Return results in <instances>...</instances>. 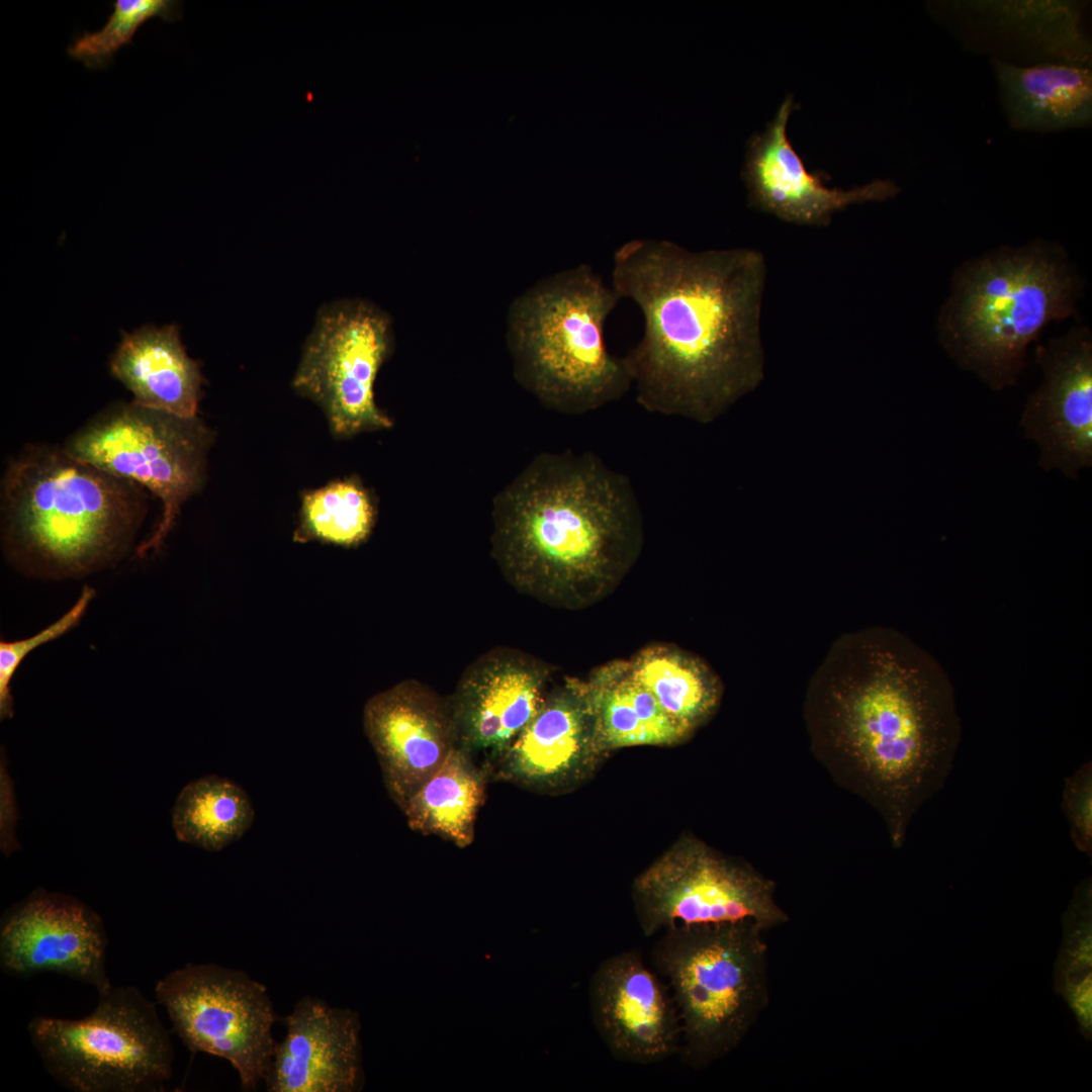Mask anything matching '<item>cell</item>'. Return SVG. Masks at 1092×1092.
I'll use <instances>...</instances> for the list:
<instances>
[{"label":"cell","instance_id":"484cf974","mask_svg":"<svg viewBox=\"0 0 1092 1092\" xmlns=\"http://www.w3.org/2000/svg\"><path fill=\"white\" fill-rule=\"evenodd\" d=\"M629 663L633 677L689 735L706 724L721 704L722 679L694 653L656 643L639 650Z\"/></svg>","mask_w":1092,"mask_h":1092},{"label":"cell","instance_id":"30bf717a","mask_svg":"<svg viewBox=\"0 0 1092 1092\" xmlns=\"http://www.w3.org/2000/svg\"><path fill=\"white\" fill-rule=\"evenodd\" d=\"M632 896L646 936L679 926L747 921L766 930L790 920L771 879L693 835L682 836L646 868L634 880Z\"/></svg>","mask_w":1092,"mask_h":1092},{"label":"cell","instance_id":"ffe728a7","mask_svg":"<svg viewBox=\"0 0 1092 1092\" xmlns=\"http://www.w3.org/2000/svg\"><path fill=\"white\" fill-rule=\"evenodd\" d=\"M265 1078L270 1092H351L361 1081L359 1019L350 1009L303 997L284 1019Z\"/></svg>","mask_w":1092,"mask_h":1092},{"label":"cell","instance_id":"4316f807","mask_svg":"<svg viewBox=\"0 0 1092 1092\" xmlns=\"http://www.w3.org/2000/svg\"><path fill=\"white\" fill-rule=\"evenodd\" d=\"M255 811L248 794L236 783L206 776L187 784L172 810L178 840L219 851L251 828Z\"/></svg>","mask_w":1092,"mask_h":1092},{"label":"cell","instance_id":"83f0119b","mask_svg":"<svg viewBox=\"0 0 1092 1092\" xmlns=\"http://www.w3.org/2000/svg\"><path fill=\"white\" fill-rule=\"evenodd\" d=\"M1063 941L1055 964V991L1073 1011L1081 1034L1092 1037V881L1075 888L1063 915Z\"/></svg>","mask_w":1092,"mask_h":1092},{"label":"cell","instance_id":"1f68e13d","mask_svg":"<svg viewBox=\"0 0 1092 1092\" xmlns=\"http://www.w3.org/2000/svg\"><path fill=\"white\" fill-rule=\"evenodd\" d=\"M1063 812L1076 847L1092 857V763H1083L1065 781Z\"/></svg>","mask_w":1092,"mask_h":1092},{"label":"cell","instance_id":"3957f363","mask_svg":"<svg viewBox=\"0 0 1092 1092\" xmlns=\"http://www.w3.org/2000/svg\"><path fill=\"white\" fill-rule=\"evenodd\" d=\"M492 553L519 593L565 610L607 599L642 551V511L628 476L597 454L537 456L503 491Z\"/></svg>","mask_w":1092,"mask_h":1092},{"label":"cell","instance_id":"7a4b0ae2","mask_svg":"<svg viewBox=\"0 0 1092 1092\" xmlns=\"http://www.w3.org/2000/svg\"><path fill=\"white\" fill-rule=\"evenodd\" d=\"M765 279L764 256L751 248L694 252L657 239L618 247L611 285L644 321L622 356L637 403L707 418L745 389L756 372Z\"/></svg>","mask_w":1092,"mask_h":1092},{"label":"cell","instance_id":"5bb4252c","mask_svg":"<svg viewBox=\"0 0 1092 1092\" xmlns=\"http://www.w3.org/2000/svg\"><path fill=\"white\" fill-rule=\"evenodd\" d=\"M1041 384L1028 395L1019 419L1038 449V465L1077 479L1092 466V335L1075 326L1035 347Z\"/></svg>","mask_w":1092,"mask_h":1092},{"label":"cell","instance_id":"7c38bea8","mask_svg":"<svg viewBox=\"0 0 1092 1092\" xmlns=\"http://www.w3.org/2000/svg\"><path fill=\"white\" fill-rule=\"evenodd\" d=\"M390 341L387 315L365 301L344 300L318 313L293 386L321 405L335 435L391 427L374 399L375 379Z\"/></svg>","mask_w":1092,"mask_h":1092},{"label":"cell","instance_id":"6da1fadb","mask_svg":"<svg viewBox=\"0 0 1092 1092\" xmlns=\"http://www.w3.org/2000/svg\"><path fill=\"white\" fill-rule=\"evenodd\" d=\"M803 716L813 756L879 813L901 848L915 814L944 787L962 738L942 666L896 629L845 633L811 676Z\"/></svg>","mask_w":1092,"mask_h":1092},{"label":"cell","instance_id":"d6a6232c","mask_svg":"<svg viewBox=\"0 0 1092 1092\" xmlns=\"http://www.w3.org/2000/svg\"><path fill=\"white\" fill-rule=\"evenodd\" d=\"M17 809L13 782L10 778L5 757L2 753L0 763V847L4 854L19 848L15 836Z\"/></svg>","mask_w":1092,"mask_h":1092},{"label":"cell","instance_id":"8992f818","mask_svg":"<svg viewBox=\"0 0 1092 1092\" xmlns=\"http://www.w3.org/2000/svg\"><path fill=\"white\" fill-rule=\"evenodd\" d=\"M621 299L586 263L546 277L516 298L508 339L522 384L565 414L583 415L621 399L632 380L604 334Z\"/></svg>","mask_w":1092,"mask_h":1092},{"label":"cell","instance_id":"9a60e30c","mask_svg":"<svg viewBox=\"0 0 1092 1092\" xmlns=\"http://www.w3.org/2000/svg\"><path fill=\"white\" fill-rule=\"evenodd\" d=\"M933 16L968 49L993 57L1054 62L1090 68L1091 40L1084 28L1082 1H935Z\"/></svg>","mask_w":1092,"mask_h":1092},{"label":"cell","instance_id":"2e32d148","mask_svg":"<svg viewBox=\"0 0 1092 1092\" xmlns=\"http://www.w3.org/2000/svg\"><path fill=\"white\" fill-rule=\"evenodd\" d=\"M550 669L510 647L488 650L464 670L448 701L456 746L471 755L503 753L541 709Z\"/></svg>","mask_w":1092,"mask_h":1092},{"label":"cell","instance_id":"4dcf8cb0","mask_svg":"<svg viewBox=\"0 0 1092 1092\" xmlns=\"http://www.w3.org/2000/svg\"><path fill=\"white\" fill-rule=\"evenodd\" d=\"M95 590L90 586H84L78 600L57 621L24 639L0 642V718L1 720L13 716V699L10 692V682L18 666L23 659L36 647L64 635L74 628L83 618L90 602L94 598Z\"/></svg>","mask_w":1092,"mask_h":1092},{"label":"cell","instance_id":"d4e9b609","mask_svg":"<svg viewBox=\"0 0 1092 1092\" xmlns=\"http://www.w3.org/2000/svg\"><path fill=\"white\" fill-rule=\"evenodd\" d=\"M489 777L486 764L455 746L401 808L408 826L460 848L470 845Z\"/></svg>","mask_w":1092,"mask_h":1092},{"label":"cell","instance_id":"8fae6325","mask_svg":"<svg viewBox=\"0 0 1092 1092\" xmlns=\"http://www.w3.org/2000/svg\"><path fill=\"white\" fill-rule=\"evenodd\" d=\"M155 995L188 1050L226 1060L245 1091L265 1081L276 1014L264 985L242 970L187 964L160 979Z\"/></svg>","mask_w":1092,"mask_h":1092},{"label":"cell","instance_id":"e0dca14e","mask_svg":"<svg viewBox=\"0 0 1092 1092\" xmlns=\"http://www.w3.org/2000/svg\"><path fill=\"white\" fill-rule=\"evenodd\" d=\"M594 1025L612 1055L649 1065L678 1053L681 1024L671 993L637 951L605 960L589 984Z\"/></svg>","mask_w":1092,"mask_h":1092},{"label":"cell","instance_id":"603a6c76","mask_svg":"<svg viewBox=\"0 0 1092 1092\" xmlns=\"http://www.w3.org/2000/svg\"><path fill=\"white\" fill-rule=\"evenodd\" d=\"M992 64L1014 128L1053 131L1090 124L1091 68L1054 62L1017 65L995 58Z\"/></svg>","mask_w":1092,"mask_h":1092},{"label":"cell","instance_id":"ba28073f","mask_svg":"<svg viewBox=\"0 0 1092 1092\" xmlns=\"http://www.w3.org/2000/svg\"><path fill=\"white\" fill-rule=\"evenodd\" d=\"M27 1030L47 1071L75 1092H158L173 1073L170 1033L133 986L98 992L83 1018L35 1016Z\"/></svg>","mask_w":1092,"mask_h":1092},{"label":"cell","instance_id":"9c48e42d","mask_svg":"<svg viewBox=\"0 0 1092 1092\" xmlns=\"http://www.w3.org/2000/svg\"><path fill=\"white\" fill-rule=\"evenodd\" d=\"M213 434L197 417L181 418L119 403L72 435L64 448L74 457L152 492L162 514L151 536L136 547L143 558L156 553L173 529L184 503L206 476Z\"/></svg>","mask_w":1092,"mask_h":1092},{"label":"cell","instance_id":"52a82bcc","mask_svg":"<svg viewBox=\"0 0 1092 1092\" xmlns=\"http://www.w3.org/2000/svg\"><path fill=\"white\" fill-rule=\"evenodd\" d=\"M752 921L679 926L662 931L653 965L676 1006L678 1053L706 1068L732 1053L766 1008L767 946Z\"/></svg>","mask_w":1092,"mask_h":1092},{"label":"cell","instance_id":"f546056e","mask_svg":"<svg viewBox=\"0 0 1092 1092\" xmlns=\"http://www.w3.org/2000/svg\"><path fill=\"white\" fill-rule=\"evenodd\" d=\"M152 17L181 18V2L174 0H116L106 24L85 32L68 48V55L88 69L106 68L115 53L131 42L139 27Z\"/></svg>","mask_w":1092,"mask_h":1092},{"label":"cell","instance_id":"5b68a950","mask_svg":"<svg viewBox=\"0 0 1092 1092\" xmlns=\"http://www.w3.org/2000/svg\"><path fill=\"white\" fill-rule=\"evenodd\" d=\"M1082 280L1064 249L1036 240L964 263L937 320L940 343L993 390L1017 382L1027 349L1076 312Z\"/></svg>","mask_w":1092,"mask_h":1092},{"label":"cell","instance_id":"cb8c5ba5","mask_svg":"<svg viewBox=\"0 0 1092 1092\" xmlns=\"http://www.w3.org/2000/svg\"><path fill=\"white\" fill-rule=\"evenodd\" d=\"M585 681L594 716L595 752L670 745L690 736L633 677L629 660L601 665Z\"/></svg>","mask_w":1092,"mask_h":1092},{"label":"cell","instance_id":"44dd1931","mask_svg":"<svg viewBox=\"0 0 1092 1092\" xmlns=\"http://www.w3.org/2000/svg\"><path fill=\"white\" fill-rule=\"evenodd\" d=\"M594 749V716L585 680L566 677L547 694L530 723L487 765L493 778L539 789L564 785Z\"/></svg>","mask_w":1092,"mask_h":1092},{"label":"cell","instance_id":"7402d4cb","mask_svg":"<svg viewBox=\"0 0 1092 1092\" xmlns=\"http://www.w3.org/2000/svg\"><path fill=\"white\" fill-rule=\"evenodd\" d=\"M111 373L135 403L181 418L197 417L202 376L175 326L143 328L123 337L110 360Z\"/></svg>","mask_w":1092,"mask_h":1092},{"label":"cell","instance_id":"4fadbf2b","mask_svg":"<svg viewBox=\"0 0 1092 1092\" xmlns=\"http://www.w3.org/2000/svg\"><path fill=\"white\" fill-rule=\"evenodd\" d=\"M108 938L101 917L79 899L34 890L8 909L0 923V966L18 977L55 973L111 986L105 969Z\"/></svg>","mask_w":1092,"mask_h":1092},{"label":"cell","instance_id":"d6986e66","mask_svg":"<svg viewBox=\"0 0 1092 1092\" xmlns=\"http://www.w3.org/2000/svg\"><path fill=\"white\" fill-rule=\"evenodd\" d=\"M794 105L788 96L765 130L749 140L742 177L753 207L788 222L821 226L848 205L885 201L899 193V186L889 179L849 190L827 187L823 182L827 175L807 170L788 138Z\"/></svg>","mask_w":1092,"mask_h":1092},{"label":"cell","instance_id":"277c9868","mask_svg":"<svg viewBox=\"0 0 1092 1092\" xmlns=\"http://www.w3.org/2000/svg\"><path fill=\"white\" fill-rule=\"evenodd\" d=\"M147 512L141 485L79 460L64 447L30 446L1 481L3 549L22 571L88 575L118 562Z\"/></svg>","mask_w":1092,"mask_h":1092},{"label":"cell","instance_id":"ac0fdd59","mask_svg":"<svg viewBox=\"0 0 1092 1092\" xmlns=\"http://www.w3.org/2000/svg\"><path fill=\"white\" fill-rule=\"evenodd\" d=\"M363 726L400 809L456 746L448 701L416 679L371 697Z\"/></svg>","mask_w":1092,"mask_h":1092},{"label":"cell","instance_id":"f1b7e54d","mask_svg":"<svg viewBox=\"0 0 1092 1092\" xmlns=\"http://www.w3.org/2000/svg\"><path fill=\"white\" fill-rule=\"evenodd\" d=\"M374 520L368 491L353 478L336 480L304 494L296 539L354 546L369 536Z\"/></svg>","mask_w":1092,"mask_h":1092}]
</instances>
